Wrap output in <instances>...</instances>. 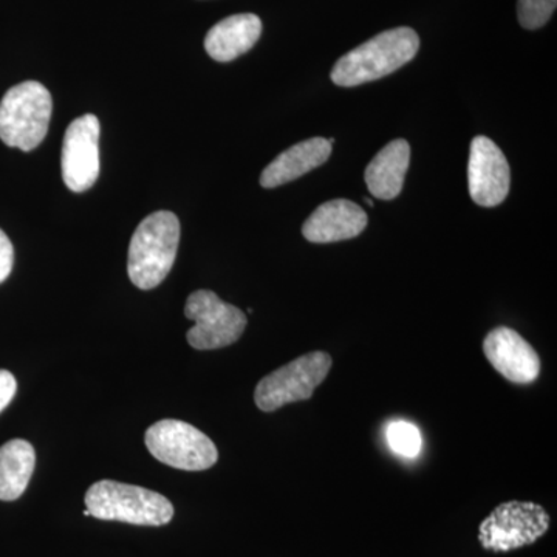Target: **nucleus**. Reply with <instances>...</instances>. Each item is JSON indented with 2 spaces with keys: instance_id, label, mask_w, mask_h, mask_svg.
<instances>
[{
  "instance_id": "obj_1",
  "label": "nucleus",
  "mask_w": 557,
  "mask_h": 557,
  "mask_svg": "<svg viewBox=\"0 0 557 557\" xmlns=\"http://www.w3.org/2000/svg\"><path fill=\"white\" fill-rule=\"evenodd\" d=\"M418 49L420 38L412 28L380 33L339 58L332 70V81L339 87H357L384 78L412 61Z\"/></svg>"
},
{
  "instance_id": "obj_2",
  "label": "nucleus",
  "mask_w": 557,
  "mask_h": 557,
  "mask_svg": "<svg viewBox=\"0 0 557 557\" xmlns=\"http://www.w3.org/2000/svg\"><path fill=\"white\" fill-rule=\"evenodd\" d=\"M180 222L171 211L148 215L132 236L127 273L139 289L159 287L177 258Z\"/></svg>"
},
{
  "instance_id": "obj_6",
  "label": "nucleus",
  "mask_w": 557,
  "mask_h": 557,
  "mask_svg": "<svg viewBox=\"0 0 557 557\" xmlns=\"http://www.w3.org/2000/svg\"><path fill=\"white\" fill-rule=\"evenodd\" d=\"M548 512L533 502L512 500L498 505L479 528L483 549L507 553L533 545L549 530Z\"/></svg>"
},
{
  "instance_id": "obj_13",
  "label": "nucleus",
  "mask_w": 557,
  "mask_h": 557,
  "mask_svg": "<svg viewBox=\"0 0 557 557\" xmlns=\"http://www.w3.org/2000/svg\"><path fill=\"white\" fill-rule=\"evenodd\" d=\"M330 156H332V145L327 138L317 137L300 141L271 161L260 175V186L273 189L298 180L324 164Z\"/></svg>"
},
{
  "instance_id": "obj_19",
  "label": "nucleus",
  "mask_w": 557,
  "mask_h": 557,
  "mask_svg": "<svg viewBox=\"0 0 557 557\" xmlns=\"http://www.w3.org/2000/svg\"><path fill=\"white\" fill-rule=\"evenodd\" d=\"M14 248L5 233L0 230V284L5 282L13 270Z\"/></svg>"
},
{
  "instance_id": "obj_20",
  "label": "nucleus",
  "mask_w": 557,
  "mask_h": 557,
  "mask_svg": "<svg viewBox=\"0 0 557 557\" xmlns=\"http://www.w3.org/2000/svg\"><path fill=\"white\" fill-rule=\"evenodd\" d=\"M16 391L17 383L13 373L9 372V370L0 369V412L13 401Z\"/></svg>"
},
{
  "instance_id": "obj_14",
  "label": "nucleus",
  "mask_w": 557,
  "mask_h": 557,
  "mask_svg": "<svg viewBox=\"0 0 557 557\" xmlns=\"http://www.w3.org/2000/svg\"><path fill=\"white\" fill-rule=\"evenodd\" d=\"M262 35V21L251 13L234 14L215 24L205 38V49L218 62H231L248 53Z\"/></svg>"
},
{
  "instance_id": "obj_3",
  "label": "nucleus",
  "mask_w": 557,
  "mask_h": 557,
  "mask_svg": "<svg viewBox=\"0 0 557 557\" xmlns=\"http://www.w3.org/2000/svg\"><path fill=\"white\" fill-rule=\"evenodd\" d=\"M86 507L91 518L115 520L139 527L168 525L174 507L166 497L115 480H100L86 493Z\"/></svg>"
},
{
  "instance_id": "obj_4",
  "label": "nucleus",
  "mask_w": 557,
  "mask_h": 557,
  "mask_svg": "<svg viewBox=\"0 0 557 557\" xmlns=\"http://www.w3.org/2000/svg\"><path fill=\"white\" fill-rule=\"evenodd\" d=\"M53 100L49 89L25 81L7 91L0 101V139L24 152L38 148L49 132Z\"/></svg>"
},
{
  "instance_id": "obj_12",
  "label": "nucleus",
  "mask_w": 557,
  "mask_h": 557,
  "mask_svg": "<svg viewBox=\"0 0 557 557\" xmlns=\"http://www.w3.org/2000/svg\"><path fill=\"white\" fill-rule=\"evenodd\" d=\"M368 214L354 201L330 200L314 209L304 222L302 234L311 244H333L355 239L368 228Z\"/></svg>"
},
{
  "instance_id": "obj_15",
  "label": "nucleus",
  "mask_w": 557,
  "mask_h": 557,
  "mask_svg": "<svg viewBox=\"0 0 557 557\" xmlns=\"http://www.w3.org/2000/svg\"><path fill=\"white\" fill-rule=\"evenodd\" d=\"M410 146L406 139H395L376 153L366 168V185L380 200L397 199L409 170Z\"/></svg>"
},
{
  "instance_id": "obj_16",
  "label": "nucleus",
  "mask_w": 557,
  "mask_h": 557,
  "mask_svg": "<svg viewBox=\"0 0 557 557\" xmlns=\"http://www.w3.org/2000/svg\"><path fill=\"white\" fill-rule=\"evenodd\" d=\"M35 465V448L25 440H11L0 446V500H17L25 493Z\"/></svg>"
},
{
  "instance_id": "obj_18",
  "label": "nucleus",
  "mask_w": 557,
  "mask_h": 557,
  "mask_svg": "<svg viewBox=\"0 0 557 557\" xmlns=\"http://www.w3.org/2000/svg\"><path fill=\"white\" fill-rule=\"evenodd\" d=\"M557 0H519L518 17L520 25L527 30H537L555 13Z\"/></svg>"
},
{
  "instance_id": "obj_5",
  "label": "nucleus",
  "mask_w": 557,
  "mask_h": 557,
  "mask_svg": "<svg viewBox=\"0 0 557 557\" xmlns=\"http://www.w3.org/2000/svg\"><path fill=\"white\" fill-rule=\"evenodd\" d=\"M332 364V357L321 350L293 359L259 381L255 391L256 406L262 412H274L289 403L307 401L327 379Z\"/></svg>"
},
{
  "instance_id": "obj_17",
  "label": "nucleus",
  "mask_w": 557,
  "mask_h": 557,
  "mask_svg": "<svg viewBox=\"0 0 557 557\" xmlns=\"http://www.w3.org/2000/svg\"><path fill=\"white\" fill-rule=\"evenodd\" d=\"M387 442L391 449L403 457H417L421 449L420 431L408 421H394L388 424Z\"/></svg>"
},
{
  "instance_id": "obj_7",
  "label": "nucleus",
  "mask_w": 557,
  "mask_h": 557,
  "mask_svg": "<svg viewBox=\"0 0 557 557\" xmlns=\"http://www.w3.org/2000/svg\"><path fill=\"white\" fill-rule=\"evenodd\" d=\"M145 443L161 463L183 471H205L219 460L214 442L185 421H157L146 431Z\"/></svg>"
},
{
  "instance_id": "obj_10",
  "label": "nucleus",
  "mask_w": 557,
  "mask_h": 557,
  "mask_svg": "<svg viewBox=\"0 0 557 557\" xmlns=\"http://www.w3.org/2000/svg\"><path fill=\"white\" fill-rule=\"evenodd\" d=\"M511 186V170L507 157L487 137H475L469 149V196L479 207L494 208L504 203Z\"/></svg>"
},
{
  "instance_id": "obj_11",
  "label": "nucleus",
  "mask_w": 557,
  "mask_h": 557,
  "mask_svg": "<svg viewBox=\"0 0 557 557\" xmlns=\"http://www.w3.org/2000/svg\"><path fill=\"white\" fill-rule=\"evenodd\" d=\"M483 351L490 364L511 383L531 384L541 375L537 351L516 330H491L483 341Z\"/></svg>"
},
{
  "instance_id": "obj_8",
  "label": "nucleus",
  "mask_w": 557,
  "mask_h": 557,
  "mask_svg": "<svg viewBox=\"0 0 557 557\" xmlns=\"http://www.w3.org/2000/svg\"><path fill=\"white\" fill-rule=\"evenodd\" d=\"M185 317L196 322L186 333L189 346L196 350H218L237 343L247 329L244 311L222 299L209 289L189 295Z\"/></svg>"
},
{
  "instance_id": "obj_9",
  "label": "nucleus",
  "mask_w": 557,
  "mask_h": 557,
  "mask_svg": "<svg viewBox=\"0 0 557 557\" xmlns=\"http://www.w3.org/2000/svg\"><path fill=\"white\" fill-rule=\"evenodd\" d=\"M100 121L83 115L70 123L62 145V180L73 193H86L100 177Z\"/></svg>"
},
{
  "instance_id": "obj_21",
  "label": "nucleus",
  "mask_w": 557,
  "mask_h": 557,
  "mask_svg": "<svg viewBox=\"0 0 557 557\" xmlns=\"http://www.w3.org/2000/svg\"><path fill=\"white\" fill-rule=\"evenodd\" d=\"M366 201H368L369 207H373V201L372 200L368 199Z\"/></svg>"
}]
</instances>
